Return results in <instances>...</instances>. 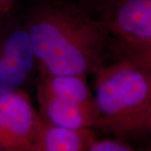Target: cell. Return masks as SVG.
Listing matches in <instances>:
<instances>
[{
    "mask_svg": "<svg viewBox=\"0 0 151 151\" xmlns=\"http://www.w3.org/2000/svg\"><path fill=\"white\" fill-rule=\"evenodd\" d=\"M0 151H4V150H2V149H0Z\"/></svg>",
    "mask_w": 151,
    "mask_h": 151,
    "instance_id": "cell-14",
    "label": "cell"
},
{
    "mask_svg": "<svg viewBox=\"0 0 151 151\" xmlns=\"http://www.w3.org/2000/svg\"><path fill=\"white\" fill-rule=\"evenodd\" d=\"M87 151H139L125 140L114 137L96 138Z\"/></svg>",
    "mask_w": 151,
    "mask_h": 151,
    "instance_id": "cell-10",
    "label": "cell"
},
{
    "mask_svg": "<svg viewBox=\"0 0 151 151\" xmlns=\"http://www.w3.org/2000/svg\"><path fill=\"white\" fill-rule=\"evenodd\" d=\"M40 117L23 89L0 93V149L30 151Z\"/></svg>",
    "mask_w": 151,
    "mask_h": 151,
    "instance_id": "cell-5",
    "label": "cell"
},
{
    "mask_svg": "<svg viewBox=\"0 0 151 151\" xmlns=\"http://www.w3.org/2000/svg\"><path fill=\"white\" fill-rule=\"evenodd\" d=\"M94 76L96 132L125 140L148 131L151 116V73L113 60Z\"/></svg>",
    "mask_w": 151,
    "mask_h": 151,
    "instance_id": "cell-2",
    "label": "cell"
},
{
    "mask_svg": "<svg viewBox=\"0 0 151 151\" xmlns=\"http://www.w3.org/2000/svg\"><path fill=\"white\" fill-rule=\"evenodd\" d=\"M147 151H151V146H150V149H149Z\"/></svg>",
    "mask_w": 151,
    "mask_h": 151,
    "instance_id": "cell-13",
    "label": "cell"
},
{
    "mask_svg": "<svg viewBox=\"0 0 151 151\" xmlns=\"http://www.w3.org/2000/svg\"><path fill=\"white\" fill-rule=\"evenodd\" d=\"M124 60L151 73V38L139 41H126L113 37L109 62Z\"/></svg>",
    "mask_w": 151,
    "mask_h": 151,
    "instance_id": "cell-8",
    "label": "cell"
},
{
    "mask_svg": "<svg viewBox=\"0 0 151 151\" xmlns=\"http://www.w3.org/2000/svg\"><path fill=\"white\" fill-rule=\"evenodd\" d=\"M112 36L126 41L151 38V0H124L103 19Z\"/></svg>",
    "mask_w": 151,
    "mask_h": 151,
    "instance_id": "cell-6",
    "label": "cell"
},
{
    "mask_svg": "<svg viewBox=\"0 0 151 151\" xmlns=\"http://www.w3.org/2000/svg\"><path fill=\"white\" fill-rule=\"evenodd\" d=\"M91 14L103 20L124 0H73Z\"/></svg>",
    "mask_w": 151,
    "mask_h": 151,
    "instance_id": "cell-9",
    "label": "cell"
},
{
    "mask_svg": "<svg viewBox=\"0 0 151 151\" xmlns=\"http://www.w3.org/2000/svg\"><path fill=\"white\" fill-rule=\"evenodd\" d=\"M38 113L45 123L69 129H94V93L83 76L37 73Z\"/></svg>",
    "mask_w": 151,
    "mask_h": 151,
    "instance_id": "cell-3",
    "label": "cell"
},
{
    "mask_svg": "<svg viewBox=\"0 0 151 151\" xmlns=\"http://www.w3.org/2000/svg\"><path fill=\"white\" fill-rule=\"evenodd\" d=\"M20 19L37 73L87 76L109 62L113 36L106 24L73 0H37Z\"/></svg>",
    "mask_w": 151,
    "mask_h": 151,
    "instance_id": "cell-1",
    "label": "cell"
},
{
    "mask_svg": "<svg viewBox=\"0 0 151 151\" xmlns=\"http://www.w3.org/2000/svg\"><path fill=\"white\" fill-rule=\"evenodd\" d=\"M148 131H150V133L151 134V116L150 119V122H149V125H148Z\"/></svg>",
    "mask_w": 151,
    "mask_h": 151,
    "instance_id": "cell-12",
    "label": "cell"
},
{
    "mask_svg": "<svg viewBox=\"0 0 151 151\" xmlns=\"http://www.w3.org/2000/svg\"><path fill=\"white\" fill-rule=\"evenodd\" d=\"M35 74L37 62L26 29L20 19H0V93L22 89Z\"/></svg>",
    "mask_w": 151,
    "mask_h": 151,
    "instance_id": "cell-4",
    "label": "cell"
},
{
    "mask_svg": "<svg viewBox=\"0 0 151 151\" xmlns=\"http://www.w3.org/2000/svg\"><path fill=\"white\" fill-rule=\"evenodd\" d=\"M16 0H0V19L10 14Z\"/></svg>",
    "mask_w": 151,
    "mask_h": 151,
    "instance_id": "cell-11",
    "label": "cell"
},
{
    "mask_svg": "<svg viewBox=\"0 0 151 151\" xmlns=\"http://www.w3.org/2000/svg\"><path fill=\"white\" fill-rule=\"evenodd\" d=\"M97 137L94 129H69L47 124L40 119L30 151H87Z\"/></svg>",
    "mask_w": 151,
    "mask_h": 151,
    "instance_id": "cell-7",
    "label": "cell"
}]
</instances>
